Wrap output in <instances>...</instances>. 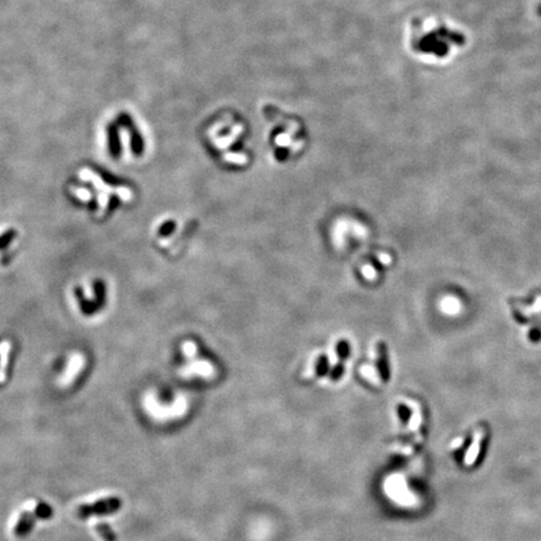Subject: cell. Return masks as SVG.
<instances>
[{
	"label": "cell",
	"instance_id": "cell-1",
	"mask_svg": "<svg viewBox=\"0 0 541 541\" xmlns=\"http://www.w3.org/2000/svg\"><path fill=\"white\" fill-rule=\"evenodd\" d=\"M453 43H460V36L446 28H435L430 30H413L411 47L420 54H431L444 56Z\"/></svg>",
	"mask_w": 541,
	"mask_h": 541
},
{
	"label": "cell",
	"instance_id": "cell-2",
	"mask_svg": "<svg viewBox=\"0 0 541 541\" xmlns=\"http://www.w3.org/2000/svg\"><path fill=\"white\" fill-rule=\"evenodd\" d=\"M122 507V500L117 496H109L99 499L95 503L83 504L78 507V516L80 519H88L93 516H106L115 514Z\"/></svg>",
	"mask_w": 541,
	"mask_h": 541
},
{
	"label": "cell",
	"instance_id": "cell-3",
	"mask_svg": "<svg viewBox=\"0 0 541 541\" xmlns=\"http://www.w3.org/2000/svg\"><path fill=\"white\" fill-rule=\"evenodd\" d=\"M80 177L83 178V181H87V182H92L94 185V187L97 188L99 192H104V193H115L117 194L119 198H122L123 201H126V202H128V201H131L133 197L132 192L128 189V188L126 187H117V188H113V187H109V186H107L104 182L102 181V179L99 178V177L97 176V174H94L93 172H91V170H83L82 173H80Z\"/></svg>",
	"mask_w": 541,
	"mask_h": 541
},
{
	"label": "cell",
	"instance_id": "cell-4",
	"mask_svg": "<svg viewBox=\"0 0 541 541\" xmlns=\"http://www.w3.org/2000/svg\"><path fill=\"white\" fill-rule=\"evenodd\" d=\"M118 123L122 127L128 129L129 134H131V148L134 153L142 152L143 148V141H142V135L137 132L134 123H133L132 117L127 113H122L118 115Z\"/></svg>",
	"mask_w": 541,
	"mask_h": 541
},
{
	"label": "cell",
	"instance_id": "cell-5",
	"mask_svg": "<svg viewBox=\"0 0 541 541\" xmlns=\"http://www.w3.org/2000/svg\"><path fill=\"white\" fill-rule=\"evenodd\" d=\"M36 520H37V516L34 512H30V511L23 512L14 527L15 535L18 536V538H24V536H27L28 534L33 530L34 525H36Z\"/></svg>",
	"mask_w": 541,
	"mask_h": 541
},
{
	"label": "cell",
	"instance_id": "cell-6",
	"mask_svg": "<svg viewBox=\"0 0 541 541\" xmlns=\"http://www.w3.org/2000/svg\"><path fill=\"white\" fill-rule=\"evenodd\" d=\"M108 137H109V147L113 153H118L120 149V138L119 131L115 124H109L108 126Z\"/></svg>",
	"mask_w": 541,
	"mask_h": 541
},
{
	"label": "cell",
	"instance_id": "cell-7",
	"mask_svg": "<svg viewBox=\"0 0 541 541\" xmlns=\"http://www.w3.org/2000/svg\"><path fill=\"white\" fill-rule=\"evenodd\" d=\"M95 529H97L98 534H99L100 538H102L104 541H117V535H115L113 529L109 526L108 523L106 522L98 523L97 526H95Z\"/></svg>",
	"mask_w": 541,
	"mask_h": 541
},
{
	"label": "cell",
	"instance_id": "cell-8",
	"mask_svg": "<svg viewBox=\"0 0 541 541\" xmlns=\"http://www.w3.org/2000/svg\"><path fill=\"white\" fill-rule=\"evenodd\" d=\"M34 514H36L37 519H40V520H48V519H50L52 516H53V509H52V506H49L48 504L39 503L38 505H37L36 510H34Z\"/></svg>",
	"mask_w": 541,
	"mask_h": 541
},
{
	"label": "cell",
	"instance_id": "cell-9",
	"mask_svg": "<svg viewBox=\"0 0 541 541\" xmlns=\"http://www.w3.org/2000/svg\"><path fill=\"white\" fill-rule=\"evenodd\" d=\"M10 348H12V345L6 341L0 345V374H1V377L4 376V370H5L6 360L9 356Z\"/></svg>",
	"mask_w": 541,
	"mask_h": 541
},
{
	"label": "cell",
	"instance_id": "cell-10",
	"mask_svg": "<svg viewBox=\"0 0 541 541\" xmlns=\"http://www.w3.org/2000/svg\"><path fill=\"white\" fill-rule=\"evenodd\" d=\"M73 194L74 196H76L78 198L80 199V201H83V202H88L89 199L92 198V193L89 192L88 189H84V188H73Z\"/></svg>",
	"mask_w": 541,
	"mask_h": 541
},
{
	"label": "cell",
	"instance_id": "cell-11",
	"mask_svg": "<svg viewBox=\"0 0 541 541\" xmlns=\"http://www.w3.org/2000/svg\"><path fill=\"white\" fill-rule=\"evenodd\" d=\"M183 352H185V354L187 357H193L197 352L196 345L193 342H190V341L189 342H186L183 345Z\"/></svg>",
	"mask_w": 541,
	"mask_h": 541
},
{
	"label": "cell",
	"instance_id": "cell-12",
	"mask_svg": "<svg viewBox=\"0 0 541 541\" xmlns=\"http://www.w3.org/2000/svg\"><path fill=\"white\" fill-rule=\"evenodd\" d=\"M348 351H350L348 343L346 342V341H341V342L338 343V346H337V352H338L339 357H341V358H345V357L348 354Z\"/></svg>",
	"mask_w": 541,
	"mask_h": 541
},
{
	"label": "cell",
	"instance_id": "cell-13",
	"mask_svg": "<svg viewBox=\"0 0 541 541\" xmlns=\"http://www.w3.org/2000/svg\"><path fill=\"white\" fill-rule=\"evenodd\" d=\"M108 193H104V192H99V196H98V205H99V208L100 211H103V209H106L107 205H108Z\"/></svg>",
	"mask_w": 541,
	"mask_h": 541
},
{
	"label": "cell",
	"instance_id": "cell-14",
	"mask_svg": "<svg viewBox=\"0 0 541 541\" xmlns=\"http://www.w3.org/2000/svg\"><path fill=\"white\" fill-rule=\"evenodd\" d=\"M372 271H373V269L370 268L369 266H366L365 268H363V275H365L367 278H372V277H373V276H374Z\"/></svg>",
	"mask_w": 541,
	"mask_h": 541
}]
</instances>
